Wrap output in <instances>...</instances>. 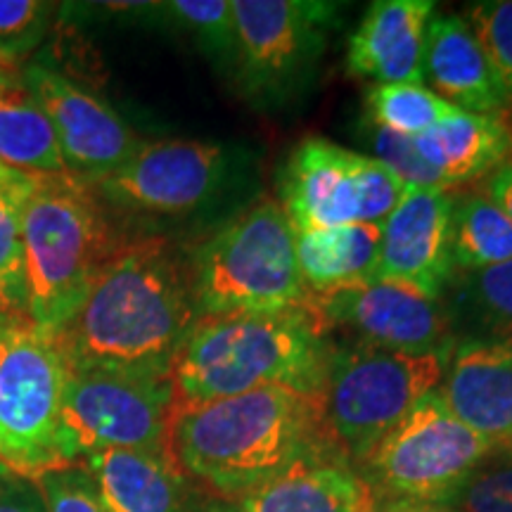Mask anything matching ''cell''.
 <instances>
[{
  "instance_id": "1",
  "label": "cell",
  "mask_w": 512,
  "mask_h": 512,
  "mask_svg": "<svg viewBox=\"0 0 512 512\" xmlns=\"http://www.w3.org/2000/svg\"><path fill=\"white\" fill-rule=\"evenodd\" d=\"M197 320L190 261L147 235L119 242L74 316L50 335L67 366L169 375Z\"/></svg>"
},
{
  "instance_id": "2",
  "label": "cell",
  "mask_w": 512,
  "mask_h": 512,
  "mask_svg": "<svg viewBox=\"0 0 512 512\" xmlns=\"http://www.w3.org/2000/svg\"><path fill=\"white\" fill-rule=\"evenodd\" d=\"M171 453L185 477L223 501H240L297 460L332 451L320 425L318 392L266 387L178 413Z\"/></svg>"
},
{
  "instance_id": "3",
  "label": "cell",
  "mask_w": 512,
  "mask_h": 512,
  "mask_svg": "<svg viewBox=\"0 0 512 512\" xmlns=\"http://www.w3.org/2000/svg\"><path fill=\"white\" fill-rule=\"evenodd\" d=\"M328 323L311 309L200 316L169 363L174 418L188 408L266 387L318 392Z\"/></svg>"
},
{
  "instance_id": "4",
  "label": "cell",
  "mask_w": 512,
  "mask_h": 512,
  "mask_svg": "<svg viewBox=\"0 0 512 512\" xmlns=\"http://www.w3.org/2000/svg\"><path fill=\"white\" fill-rule=\"evenodd\" d=\"M29 316L57 330L79 309L119 247L93 185L69 174L36 176L22 214Z\"/></svg>"
},
{
  "instance_id": "5",
  "label": "cell",
  "mask_w": 512,
  "mask_h": 512,
  "mask_svg": "<svg viewBox=\"0 0 512 512\" xmlns=\"http://www.w3.org/2000/svg\"><path fill=\"white\" fill-rule=\"evenodd\" d=\"M451 354H408L363 339L330 347L318 387L330 451L356 470L425 396L437 394Z\"/></svg>"
},
{
  "instance_id": "6",
  "label": "cell",
  "mask_w": 512,
  "mask_h": 512,
  "mask_svg": "<svg viewBox=\"0 0 512 512\" xmlns=\"http://www.w3.org/2000/svg\"><path fill=\"white\" fill-rule=\"evenodd\" d=\"M200 316L306 309L294 228L280 202L261 200L216 230L190 259Z\"/></svg>"
},
{
  "instance_id": "7",
  "label": "cell",
  "mask_w": 512,
  "mask_h": 512,
  "mask_svg": "<svg viewBox=\"0 0 512 512\" xmlns=\"http://www.w3.org/2000/svg\"><path fill=\"white\" fill-rule=\"evenodd\" d=\"M67 363L50 330L29 323L0 328V465L38 482L79 463L62 420Z\"/></svg>"
},
{
  "instance_id": "8",
  "label": "cell",
  "mask_w": 512,
  "mask_h": 512,
  "mask_svg": "<svg viewBox=\"0 0 512 512\" xmlns=\"http://www.w3.org/2000/svg\"><path fill=\"white\" fill-rule=\"evenodd\" d=\"M496 453L482 434L425 396L356 467L375 503H451Z\"/></svg>"
},
{
  "instance_id": "9",
  "label": "cell",
  "mask_w": 512,
  "mask_h": 512,
  "mask_svg": "<svg viewBox=\"0 0 512 512\" xmlns=\"http://www.w3.org/2000/svg\"><path fill=\"white\" fill-rule=\"evenodd\" d=\"M62 420L76 460L98 451H147L174 458L169 375L67 366Z\"/></svg>"
},
{
  "instance_id": "10",
  "label": "cell",
  "mask_w": 512,
  "mask_h": 512,
  "mask_svg": "<svg viewBox=\"0 0 512 512\" xmlns=\"http://www.w3.org/2000/svg\"><path fill=\"white\" fill-rule=\"evenodd\" d=\"M235 79L259 105H283L309 86L335 5L306 0H233Z\"/></svg>"
},
{
  "instance_id": "11",
  "label": "cell",
  "mask_w": 512,
  "mask_h": 512,
  "mask_svg": "<svg viewBox=\"0 0 512 512\" xmlns=\"http://www.w3.org/2000/svg\"><path fill=\"white\" fill-rule=\"evenodd\" d=\"M230 155L226 147L204 140H152L93 190L114 207L145 214H190L214 200L226 183Z\"/></svg>"
},
{
  "instance_id": "12",
  "label": "cell",
  "mask_w": 512,
  "mask_h": 512,
  "mask_svg": "<svg viewBox=\"0 0 512 512\" xmlns=\"http://www.w3.org/2000/svg\"><path fill=\"white\" fill-rule=\"evenodd\" d=\"M311 309L330 325H344L377 344L408 354H451L458 337L441 299L415 287L368 280L313 294Z\"/></svg>"
},
{
  "instance_id": "13",
  "label": "cell",
  "mask_w": 512,
  "mask_h": 512,
  "mask_svg": "<svg viewBox=\"0 0 512 512\" xmlns=\"http://www.w3.org/2000/svg\"><path fill=\"white\" fill-rule=\"evenodd\" d=\"M22 76L53 126L69 176L93 185L143 143L107 102L46 64H29Z\"/></svg>"
},
{
  "instance_id": "14",
  "label": "cell",
  "mask_w": 512,
  "mask_h": 512,
  "mask_svg": "<svg viewBox=\"0 0 512 512\" xmlns=\"http://www.w3.org/2000/svg\"><path fill=\"white\" fill-rule=\"evenodd\" d=\"M453 273L451 192L408 188L382 223L373 280L401 283L441 299Z\"/></svg>"
},
{
  "instance_id": "15",
  "label": "cell",
  "mask_w": 512,
  "mask_h": 512,
  "mask_svg": "<svg viewBox=\"0 0 512 512\" xmlns=\"http://www.w3.org/2000/svg\"><path fill=\"white\" fill-rule=\"evenodd\" d=\"M437 396L496 451H512V342H458Z\"/></svg>"
},
{
  "instance_id": "16",
  "label": "cell",
  "mask_w": 512,
  "mask_h": 512,
  "mask_svg": "<svg viewBox=\"0 0 512 512\" xmlns=\"http://www.w3.org/2000/svg\"><path fill=\"white\" fill-rule=\"evenodd\" d=\"M361 155L325 138H304L280 176V207L294 233L356 223Z\"/></svg>"
},
{
  "instance_id": "17",
  "label": "cell",
  "mask_w": 512,
  "mask_h": 512,
  "mask_svg": "<svg viewBox=\"0 0 512 512\" xmlns=\"http://www.w3.org/2000/svg\"><path fill=\"white\" fill-rule=\"evenodd\" d=\"M432 17V0H377L349 41V72L375 83H425Z\"/></svg>"
},
{
  "instance_id": "18",
  "label": "cell",
  "mask_w": 512,
  "mask_h": 512,
  "mask_svg": "<svg viewBox=\"0 0 512 512\" xmlns=\"http://www.w3.org/2000/svg\"><path fill=\"white\" fill-rule=\"evenodd\" d=\"M425 83L460 112L503 114L508 93L486 60L465 17H432L425 48Z\"/></svg>"
},
{
  "instance_id": "19",
  "label": "cell",
  "mask_w": 512,
  "mask_h": 512,
  "mask_svg": "<svg viewBox=\"0 0 512 512\" xmlns=\"http://www.w3.org/2000/svg\"><path fill=\"white\" fill-rule=\"evenodd\" d=\"M242 512H373L375 496L332 453L302 458L238 501Z\"/></svg>"
},
{
  "instance_id": "20",
  "label": "cell",
  "mask_w": 512,
  "mask_h": 512,
  "mask_svg": "<svg viewBox=\"0 0 512 512\" xmlns=\"http://www.w3.org/2000/svg\"><path fill=\"white\" fill-rule=\"evenodd\" d=\"M79 465L107 512H188V477L171 456L147 451L88 453Z\"/></svg>"
},
{
  "instance_id": "21",
  "label": "cell",
  "mask_w": 512,
  "mask_h": 512,
  "mask_svg": "<svg viewBox=\"0 0 512 512\" xmlns=\"http://www.w3.org/2000/svg\"><path fill=\"white\" fill-rule=\"evenodd\" d=\"M420 157L444 178L448 190L489 178L512 157V128L501 114L453 112L413 138Z\"/></svg>"
},
{
  "instance_id": "22",
  "label": "cell",
  "mask_w": 512,
  "mask_h": 512,
  "mask_svg": "<svg viewBox=\"0 0 512 512\" xmlns=\"http://www.w3.org/2000/svg\"><path fill=\"white\" fill-rule=\"evenodd\" d=\"M380 238L382 226L370 223L294 233L299 273L311 297L373 280Z\"/></svg>"
},
{
  "instance_id": "23",
  "label": "cell",
  "mask_w": 512,
  "mask_h": 512,
  "mask_svg": "<svg viewBox=\"0 0 512 512\" xmlns=\"http://www.w3.org/2000/svg\"><path fill=\"white\" fill-rule=\"evenodd\" d=\"M0 166L22 174H67L55 131L22 72L0 76Z\"/></svg>"
},
{
  "instance_id": "24",
  "label": "cell",
  "mask_w": 512,
  "mask_h": 512,
  "mask_svg": "<svg viewBox=\"0 0 512 512\" xmlns=\"http://www.w3.org/2000/svg\"><path fill=\"white\" fill-rule=\"evenodd\" d=\"M444 309L456 332L465 330V339L512 342V259L479 271L453 273Z\"/></svg>"
},
{
  "instance_id": "25",
  "label": "cell",
  "mask_w": 512,
  "mask_h": 512,
  "mask_svg": "<svg viewBox=\"0 0 512 512\" xmlns=\"http://www.w3.org/2000/svg\"><path fill=\"white\" fill-rule=\"evenodd\" d=\"M36 174L0 169V328L29 323V285L24 264L22 214Z\"/></svg>"
},
{
  "instance_id": "26",
  "label": "cell",
  "mask_w": 512,
  "mask_h": 512,
  "mask_svg": "<svg viewBox=\"0 0 512 512\" xmlns=\"http://www.w3.org/2000/svg\"><path fill=\"white\" fill-rule=\"evenodd\" d=\"M451 256L460 273L512 259V221L484 192L451 195Z\"/></svg>"
},
{
  "instance_id": "27",
  "label": "cell",
  "mask_w": 512,
  "mask_h": 512,
  "mask_svg": "<svg viewBox=\"0 0 512 512\" xmlns=\"http://www.w3.org/2000/svg\"><path fill=\"white\" fill-rule=\"evenodd\" d=\"M366 105L370 124L406 138H418L458 112L425 83H373Z\"/></svg>"
},
{
  "instance_id": "28",
  "label": "cell",
  "mask_w": 512,
  "mask_h": 512,
  "mask_svg": "<svg viewBox=\"0 0 512 512\" xmlns=\"http://www.w3.org/2000/svg\"><path fill=\"white\" fill-rule=\"evenodd\" d=\"M169 15L192 31L197 43L207 50L211 60L230 69H238V29L230 0H174L166 3Z\"/></svg>"
},
{
  "instance_id": "29",
  "label": "cell",
  "mask_w": 512,
  "mask_h": 512,
  "mask_svg": "<svg viewBox=\"0 0 512 512\" xmlns=\"http://www.w3.org/2000/svg\"><path fill=\"white\" fill-rule=\"evenodd\" d=\"M465 22L512 102V0H482L467 8Z\"/></svg>"
},
{
  "instance_id": "30",
  "label": "cell",
  "mask_w": 512,
  "mask_h": 512,
  "mask_svg": "<svg viewBox=\"0 0 512 512\" xmlns=\"http://www.w3.org/2000/svg\"><path fill=\"white\" fill-rule=\"evenodd\" d=\"M55 3L0 0V55L22 62L48 34Z\"/></svg>"
},
{
  "instance_id": "31",
  "label": "cell",
  "mask_w": 512,
  "mask_h": 512,
  "mask_svg": "<svg viewBox=\"0 0 512 512\" xmlns=\"http://www.w3.org/2000/svg\"><path fill=\"white\" fill-rule=\"evenodd\" d=\"M366 133L370 138V145H373L375 150V159L387 164L408 188L448 192L444 178L420 157L413 138L399 136V133L370 124V121H366Z\"/></svg>"
},
{
  "instance_id": "32",
  "label": "cell",
  "mask_w": 512,
  "mask_h": 512,
  "mask_svg": "<svg viewBox=\"0 0 512 512\" xmlns=\"http://www.w3.org/2000/svg\"><path fill=\"white\" fill-rule=\"evenodd\" d=\"M408 185L399 176L382 164L380 159L361 155L356 171V192H358V219L356 223H370L382 226L389 214L399 207L406 195Z\"/></svg>"
},
{
  "instance_id": "33",
  "label": "cell",
  "mask_w": 512,
  "mask_h": 512,
  "mask_svg": "<svg viewBox=\"0 0 512 512\" xmlns=\"http://www.w3.org/2000/svg\"><path fill=\"white\" fill-rule=\"evenodd\" d=\"M36 486L48 512H107L93 479L79 463L50 472L38 479Z\"/></svg>"
},
{
  "instance_id": "34",
  "label": "cell",
  "mask_w": 512,
  "mask_h": 512,
  "mask_svg": "<svg viewBox=\"0 0 512 512\" xmlns=\"http://www.w3.org/2000/svg\"><path fill=\"white\" fill-rule=\"evenodd\" d=\"M448 505L458 512H512V463L479 467Z\"/></svg>"
},
{
  "instance_id": "35",
  "label": "cell",
  "mask_w": 512,
  "mask_h": 512,
  "mask_svg": "<svg viewBox=\"0 0 512 512\" xmlns=\"http://www.w3.org/2000/svg\"><path fill=\"white\" fill-rule=\"evenodd\" d=\"M0 512H48L38 486L12 475L0 477Z\"/></svg>"
},
{
  "instance_id": "36",
  "label": "cell",
  "mask_w": 512,
  "mask_h": 512,
  "mask_svg": "<svg viewBox=\"0 0 512 512\" xmlns=\"http://www.w3.org/2000/svg\"><path fill=\"white\" fill-rule=\"evenodd\" d=\"M484 195L512 221V157L489 176Z\"/></svg>"
},
{
  "instance_id": "37",
  "label": "cell",
  "mask_w": 512,
  "mask_h": 512,
  "mask_svg": "<svg viewBox=\"0 0 512 512\" xmlns=\"http://www.w3.org/2000/svg\"><path fill=\"white\" fill-rule=\"evenodd\" d=\"M375 512H458L446 503H375Z\"/></svg>"
},
{
  "instance_id": "38",
  "label": "cell",
  "mask_w": 512,
  "mask_h": 512,
  "mask_svg": "<svg viewBox=\"0 0 512 512\" xmlns=\"http://www.w3.org/2000/svg\"><path fill=\"white\" fill-rule=\"evenodd\" d=\"M15 72H22V62L10 60V57L0 55V76H3V74H15Z\"/></svg>"
},
{
  "instance_id": "39",
  "label": "cell",
  "mask_w": 512,
  "mask_h": 512,
  "mask_svg": "<svg viewBox=\"0 0 512 512\" xmlns=\"http://www.w3.org/2000/svg\"><path fill=\"white\" fill-rule=\"evenodd\" d=\"M207 512H242L238 503H230V501H223V503H216L211 505Z\"/></svg>"
},
{
  "instance_id": "40",
  "label": "cell",
  "mask_w": 512,
  "mask_h": 512,
  "mask_svg": "<svg viewBox=\"0 0 512 512\" xmlns=\"http://www.w3.org/2000/svg\"><path fill=\"white\" fill-rule=\"evenodd\" d=\"M3 475H8V472H5V470H3V465H0V477H3Z\"/></svg>"
},
{
  "instance_id": "41",
  "label": "cell",
  "mask_w": 512,
  "mask_h": 512,
  "mask_svg": "<svg viewBox=\"0 0 512 512\" xmlns=\"http://www.w3.org/2000/svg\"><path fill=\"white\" fill-rule=\"evenodd\" d=\"M508 456H510V458H512V451H510V453H508Z\"/></svg>"
},
{
  "instance_id": "42",
  "label": "cell",
  "mask_w": 512,
  "mask_h": 512,
  "mask_svg": "<svg viewBox=\"0 0 512 512\" xmlns=\"http://www.w3.org/2000/svg\"><path fill=\"white\" fill-rule=\"evenodd\" d=\"M0 169H3V166H0Z\"/></svg>"
},
{
  "instance_id": "43",
  "label": "cell",
  "mask_w": 512,
  "mask_h": 512,
  "mask_svg": "<svg viewBox=\"0 0 512 512\" xmlns=\"http://www.w3.org/2000/svg\"><path fill=\"white\" fill-rule=\"evenodd\" d=\"M373 512H375V510H373Z\"/></svg>"
}]
</instances>
